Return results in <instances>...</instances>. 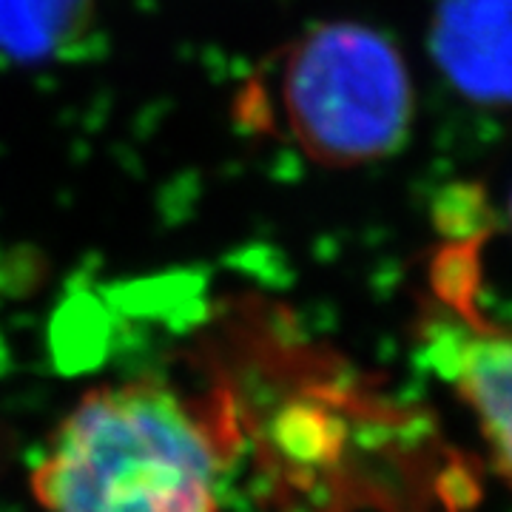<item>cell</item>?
I'll list each match as a JSON object with an SVG mask.
<instances>
[{"mask_svg":"<svg viewBox=\"0 0 512 512\" xmlns=\"http://www.w3.org/2000/svg\"><path fill=\"white\" fill-rule=\"evenodd\" d=\"M225 458L211 424L154 379L89 390L32 473L43 512H222Z\"/></svg>","mask_w":512,"mask_h":512,"instance_id":"1","label":"cell"},{"mask_svg":"<svg viewBox=\"0 0 512 512\" xmlns=\"http://www.w3.org/2000/svg\"><path fill=\"white\" fill-rule=\"evenodd\" d=\"M239 126L274 134L325 168L379 163L404 146L416 92L396 43L353 20L319 23L245 83Z\"/></svg>","mask_w":512,"mask_h":512,"instance_id":"2","label":"cell"},{"mask_svg":"<svg viewBox=\"0 0 512 512\" xmlns=\"http://www.w3.org/2000/svg\"><path fill=\"white\" fill-rule=\"evenodd\" d=\"M476 237L453 239L433 262L439 305L421 350L470 407L498 476L512 490V328L476 311Z\"/></svg>","mask_w":512,"mask_h":512,"instance_id":"3","label":"cell"},{"mask_svg":"<svg viewBox=\"0 0 512 512\" xmlns=\"http://www.w3.org/2000/svg\"><path fill=\"white\" fill-rule=\"evenodd\" d=\"M94 15V0H0V55L20 63L72 55Z\"/></svg>","mask_w":512,"mask_h":512,"instance_id":"4","label":"cell"},{"mask_svg":"<svg viewBox=\"0 0 512 512\" xmlns=\"http://www.w3.org/2000/svg\"><path fill=\"white\" fill-rule=\"evenodd\" d=\"M510 228H512V197H510Z\"/></svg>","mask_w":512,"mask_h":512,"instance_id":"5","label":"cell"}]
</instances>
